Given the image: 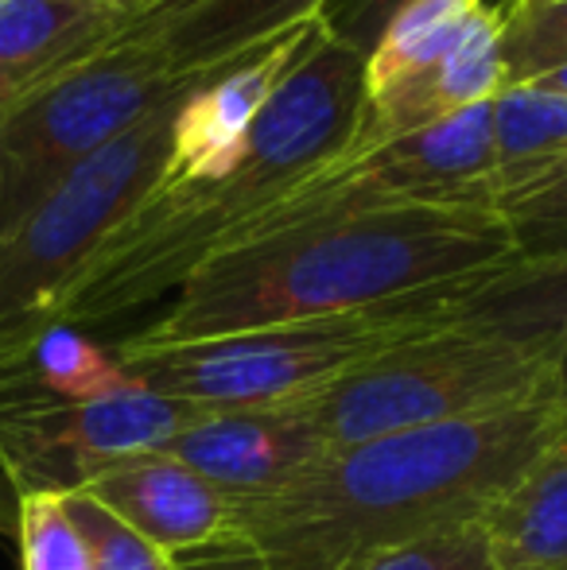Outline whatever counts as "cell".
<instances>
[{
	"label": "cell",
	"instance_id": "6da1fadb",
	"mask_svg": "<svg viewBox=\"0 0 567 570\" xmlns=\"http://www.w3.org/2000/svg\"><path fill=\"white\" fill-rule=\"evenodd\" d=\"M365 59L315 20L303 55L276 82L245 140L206 164L159 171L137 210L106 237L59 299L47 331L109 323L245 245L287 190L339 164L365 117Z\"/></svg>",
	"mask_w": 567,
	"mask_h": 570
},
{
	"label": "cell",
	"instance_id": "7a4b0ae2",
	"mask_svg": "<svg viewBox=\"0 0 567 570\" xmlns=\"http://www.w3.org/2000/svg\"><path fill=\"white\" fill-rule=\"evenodd\" d=\"M506 226L482 206H389L245 240L198 264L133 345H179L350 315L490 276L514 264Z\"/></svg>",
	"mask_w": 567,
	"mask_h": 570
},
{
	"label": "cell",
	"instance_id": "3957f363",
	"mask_svg": "<svg viewBox=\"0 0 567 570\" xmlns=\"http://www.w3.org/2000/svg\"><path fill=\"white\" fill-rule=\"evenodd\" d=\"M567 428V404L334 446L295 485L237 504L261 570H358L443 528L475 524Z\"/></svg>",
	"mask_w": 567,
	"mask_h": 570
},
{
	"label": "cell",
	"instance_id": "277c9868",
	"mask_svg": "<svg viewBox=\"0 0 567 570\" xmlns=\"http://www.w3.org/2000/svg\"><path fill=\"white\" fill-rule=\"evenodd\" d=\"M470 284L475 279L409 295V299L385 303V307L257 326V331H237L203 342H117L114 357L144 389L179 400V404L206 407V412L300 404L362 368L365 361L451 326L454 299Z\"/></svg>",
	"mask_w": 567,
	"mask_h": 570
},
{
	"label": "cell",
	"instance_id": "5b68a950",
	"mask_svg": "<svg viewBox=\"0 0 567 570\" xmlns=\"http://www.w3.org/2000/svg\"><path fill=\"white\" fill-rule=\"evenodd\" d=\"M540 404H567L564 353L462 323L397 345L300 400L331 446L493 420Z\"/></svg>",
	"mask_w": 567,
	"mask_h": 570
},
{
	"label": "cell",
	"instance_id": "8992f818",
	"mask_svg": "<svg viewBox=\"0 0 567 570\" xmlns=\"http://www.w3.org/2000/svg\"><path fill=\"white\" fill-rule=\"evenodd\" d=\"M183 101L187 94L151 109L140 125L94 151L0 240V365L20 361L43 338L86 261L151 195L172 156V128Z\"/></svg>",
	"mask_w": 567,
	"mask_h": 570
},
{
	"label": "cell",
	"instance_id": "52a82bcc",
	"mask_svg": "<svg viewBox=\"0 0 567 570\" xmlns=\"http://www.w3.org/2000/svg\"><path fill=\"white\" fill-rule=\"evenodd\" d=\"M203 78L175 70L159 47L125 31L94 59L23 94L0 117V240L78 164Z\"/></svg>",
	"mask_w": 567,
	"mask_h": 570
},
{
	"label": "cell",
	"instance_id": "ba28073f",
	"mask_svg": "<svg viewBox=\"0 0 567 570\" xmlns=\"http://www.w3.org/2000/svg\"><path fill=\"white\" fill-rule=\"evenodd\" d=\"M190 407L129 376L101 396H59L23 365L0 368V478L28 493H75L125 454L164 451L198 423Z\"/></svg>",
	"mask_w": 567,
	"mask_h": 570
},
{
	"label": "cell",
	"instance_id": "9c48e42d",
	"mask_svg": "<svg viewBox=\"0 0 567 570\" xmlns=\"http://www.w3.org/2000/svg\"><path fill=\"white\" fill-rule=\"evenodd\" d=\"M331 451L300 404L206 412L164 446V454L203 473L234 509L284 493Z\"/></svg>",
	"mask_w": 567,
	"mask_h": 570
},
{
	"label": "cell",
	"instance_id": "30bf717a",
	"mask_svg": "<svg viewBox=\"0 0 567 570\" xmlns=\"http://www.w3.org/2000/svg\"><path fill=\"white\" fill-rule=\"evenodd\" d=\"M114 517L172 559H195L237 543V509L203 473L164 451L125 454L82 485Z\"/></svg>",
	"mask_w": 567,
	"mask_h": 570
},
{
	"label": "cell",
	"instance_id": "8fae6325",
	"mask_svg": "<svg viewBox=\"0 0 567 570\" xmlns=\"http://www.w3.org/2000/svg\"><path fill=\"white\" fill-rule=\"evenodd\" d=\"M501 28H506V4H486L467 28V36L431 67L401 78L381 94H370L358 140L350 151H370L393 144L439 120H451L462 109L490 101L506 86L501 70Z\"/></svg>",
	"mask_w": 567,
	"mask_h": 570
},
{
	"label": "cell",
	"instance_id": "7c38bea8",
	"mask_svg": "<svg viewBox=\"0 0 567 570\" xmlns=\"http://www.w3.org/2000/svg\"><path fill=\"white\" fill-rule=\"evenodd\" d=\"M331 0H172L133 20V36L148 39L183 75H211L245 51L315 20Z\"/></svg>",
	"mask_w": 567,
	"mask_h": 570
},
{
	"label": "cell",
	"instance_id": "4fadbf2b",
	"mask_svg": "<svg viewBox=\"0 0 567 570\" xmlns=\"http://www.w3.org/2000/svg\"><path fill=\"white\" fill-rule=\"evenodd\" d=\"M129 28L133 16L101 0H0V75L31 94Z\"/></svg>",
	"mask_w": 567,
	"mask_h": 570
},
{
	"label": "cell",
	"instance_id": "5bb4252c",
	"mask_svg": "<svg viewBox=\"0 0 567 570\" xmlns=\"http://www.w3.org/2000/svg\"><path fill=\"white\" fill-rule=\"evenodd\" d=\"M498 570H567V428L482 517Z\"/></svg>",
	"mask_w": 567,
	"mask_h": 570
},
{
	"label": "cell",
	"instance_id": "9a60e30c",
	"mask_svg": "<svg viewBox=\"0 0 567 570\" xmlns=\"http://www.w3.org/2000/svg\"><path fill=\"white\" fill-rule=\"evenodd\" d=\"M454 323L556 345L567 357V256L545 264L514 261L475 279L454 299Z\"/></svg>",
	"mask_w": 567,
	"mask_h": 570
},
{
	"label": "cell",
	"instance_id": "2e32d148",
	"mask_svg": "<svg viewBox=\"0 0 567 570\" xmlns=\"http://www.w3.org/2000/svg\"><path fill=\"white\" fill-rule=\"evenodd\" d=\"M493 159H498V190L540 171L567 156V94L545 90L537 82L501 86L490 98Z\"/></svg>",
	"mask_w": 567,
	"mask_h": 570
},
{
	"label": "cell",
	"instance_id": "e0dca14e",
	"mask_svg": "<svg viewBox=\"0 0 567 570\" xmlns=\"http://www.w3.org/2000/svg\"><path fill=\"white\" fill-rule=\"evenodd\" d=\"M486 4L490 0H412L401 8L365 59V90L381 94L443 59Z\"/></svg>",
	"mask_w": 567,
	"mask_h": 570
},
{
	"label": "cell",
	"instance_id": "ac0fdd59",
	"mask_svg": "<svg viewBox=\"0 0 567 570\" xmlns=\"http://www.w3.org/2000/svg\"><path fill=\"white\" fill-rule=\"evenodd\" d=\"M490 214L514 240L517 264L567 256V156L517 179L490 203Z\"/></svg>",
	"mask_w": 567,
	"mask_h": 570
},
{
	"label": "cell",
	"instance_id": "d6986e66",
	"mask_svg": "<svg viewBox=\"0 0 567 570\" xmlns=\"http://www.w3.org/2000/svg\"><path fill=\"white\" fill-rule=\"evenodd\" d=\"M59 497L70 524L82 535L94 570H179V559H172L151 540H144L137 528H129L121 517H114L90 493L75 489V493H59Z\"/></svg>",
	"mask_w": 567,
	"mask_h": 570
},
{
	"label": "cell",
	"instance_id": "ffe728a7",
	"mask_svg": "<svg viewBox=\"0 0 567 570\" xmlns=\"http://www.w3.org/2000/svg\"><path fill=\"white\" fill-rule=\"evenodd\" d=\"M567 67V0L529 12H506L501 70L506 86H525Z\"/></svg>",
	"mask_w": 567,
	"mask_h": 570
},
{
	"label": "cell",
	"instance_id": "44dd1931",
	"mask_svg": "<svg viewBox=\"0 0 567 570\" xmlns=\"http://www.w3.org/2000/svg\"><path fill=\"white\" fill-rule=\"evenodd\" d=\"M23 570H94L78 528L70 524L59 493L20 497V528H16Z\"/></svg>",
	"mask_w": 567,
	"mask_h": 570
},
{
	"label": "cell",
	"instance_id": "7402d4cb",
	"mask_svg": "<svg viewBox=\"0 0 567 570\" xmlns=\"http://www.w3.org/2000/svg\"><path fill=\"white\" fill-rule=\"evenodd\" d=\"M358 570H498L490 556L482 520L443 532L420 535L412 543H401L393 551H381Z\"/></svg>",
	"mask_w": 567,
	"mask_h": 570
},
{
	"label": "cell",
	"instance_id": "603a6c76",
	"mask_svg": "<svg viewBox=\"0 0 567 570\" xmlns=\"http://www.w3.org/2000/svg\"><path fill=\"white\" fill-rule=\"evenodd\" d=\"M409 4L412 0H331L315 20L323 23V31L331 39H339L342 47H350V51H358L362 59H370V51L378 47V39L385 36L393 16Z\"/></svg>",
	"mask_w": 567,
	"mask_h": 570
},
{
	"label": "cell",
	"instance_id": "cb8c5ba5",
	"mask_svg": "<svg viewBox=\"0 0 567 570\" xmlns=\"http://www.w3.org/2000/svg\"><path fill=\"white\" fill-rule=\"evenodd\" d=\"M179 570H261V563H257V556L237 540V543H229V548L206 551V556L179 559Z\"/></svg>",
	"mask_w": 567,
	"mask_h": 570
},
{
	"label": "cell",
	"instance_id": "d4e9b609",
	"mask_svg": "<svg viewBox=\"0 0 567 570\" xmlns=\"http://www.w3.org/2000/svg\"><path fill=\"white\" fill-rule=\"evenodd\" d=\"M16 528H20V497L0 478V540H12Z\"/></svg>",
	"mask_w": 567,
	"mask_h": 570
},
{
	"label": "cell",
	"instance_id": "484cf974",
	"mask_svg": "<svg viewBox=\"0 0 567 570\" xmlns=\"http://www.w3.org/2000/svg\"><path fill=\"white\" fill-rule=\"evenodd\" d=\"M101 4H114V8H121V12H129L133 20H140V16H151V12H159V8H167L172 0H101Z\"/></svg>",
	"mask_w": 567,
	"mask_h": 570
},
{
	"label": "cell",
	"instance_id": "4316f807",
	"mask_svg": "<svg viewBox=\"0 0 567 570\" xmlns=\"http://www.w3.org/2000/svg\"><path fill=\"white\" fill-rule=\"evenodd\" d=\"M20 98H23V90H20V86H12V82H8L4 75H0V117H4L8 109H12V106H16V101H20Z\"/></svg>",
	"mask_w": 567,
	"mask_h": 570
},
{
	"label": "cell",
	"instance_id": "83f0119b",
	"mask_svg": "<svg viewBox=\"0 0 567 570\" xmlns=\"http://www.w3.org/2000/svg\"><path fill=\"white\" fill-rule=\"evenodd\" d=\"M537 86H545V90H560V94H567V67L553 70V75H545V78H537Z\"/></svg>",
	"mask_w": 567,
	"mask_h": 570
},
{
	"label": "cell",
	"instance_id": "f1b7e54d",
	"mask_svg": "<svg viewBox=\"0 0 567 570\" xmlns=\"http://www.w3.org/2000/svg\"><path fill=\"white\" fill-rule=\"evenodd\" d=\"M545 4H560V0H509L506 12H529V8H545Z\"/></svg>",
	"mask_w": 567,
	"mask_h": 570
}]
</instances>
